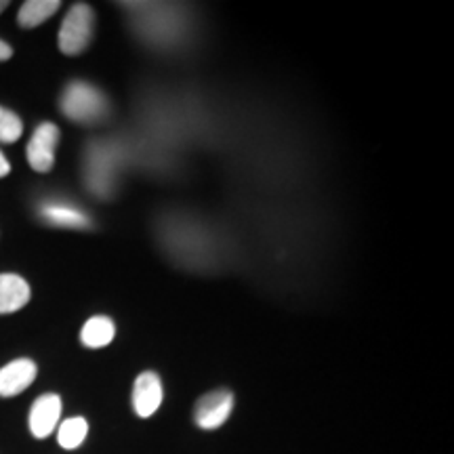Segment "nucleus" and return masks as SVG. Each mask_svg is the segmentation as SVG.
Returning a JSON list of instances; mask_svg holds the SVG:
<instances>
[{
	"instance_id": "nucleus-2",
	"label": "nucleus",
	"mask_w": 454,
	"mask_h": 454,
	"mask_svg": "<svg viewBox=\"0 0 454 454\" xmlns=\"http://www.w3.org/2000/svg\"><path fill=\"white\" fill-rule=\"evenodd\" d=\"M95 32V13L89 4L76 3L61 21L57 44L64 55H81L89 49Z\"/></svg>"
},
{
	"instance_id": "nucleus-4",
	"label": "nucleus",
	"mask_w": 454,
	"mask_h": 454,
	"mask_svg": "<svg viewBox=\"0 0 454 454\" xmlns=\"http://www.w3.org/2000/svg\"><path fill=\"white\" fill-rule=\"evenodd\" d=\"M231 411H234V395L230 391H211V394L200 397V402L196 404V425L200 429H217L230 419Z\"/></svg>"
},
{
	"instance_id": "nucleus-5",
	"label": "nucleus",
	"mask_w": 454,
	"mask_h": 454,
	"mask_svg": "<svg viewBox=\"0 0 454 454\" xmlns=\"http://www.w3.org/2000/svg\"><path fill=\"white\" fill-rule=\"evenodd\" d=\"M164 389L162 381L156 372H141L133 387V408L137 417L147 419L152 417L162 404Z\"/></svg>"
},
{
	"instance_id": "nucleus-15",
	"label": "nucleus",
	"mask_w": 454,
	"mask_h": 454,
	"mask_svg": "<svg viewBox=\"0 0 454 454\" xmlns=\"http://www.w3.org/2000/svg\"><path fill=\"white\" fill-rule=\"evenodd\" d=\"M9 173H11V164H9L7 158H4L3 152H0V179L7 177Z\"/></svg>"
},
{
	"instance_id": "nucleus-11",
	"label": "nucleus",
	"mask_w": 454,
	"mask_h": 454,
	"mask_svg": "<svg viewBox=\"0 0 454 454\" xmlns=\"http://www.w3.org/2000/svg\"><path fill=\"white\" fill-rule=\"evenodd\" d=\"M59 7V0H27L17 13V24L21 27H36L43 21H47L49 17H53Z\"/></svg>"
},
{
	"instance_id": "nucleus-16",
	"label": "nucleus",
	"mask_w": 454,
	"mask_h": 454,
	"mask_svg": "<svg viewBox=\"0 0 454 454\" xmlns=\"http://www.w3.org/2000/svg\"><path fill=\"white\" fill-rule=\"evenodd\" d=\"M7 7H9V3H4V0H0V13H3V11L7 9Z\"/></svg>"
},
{
	"instance_id": "nucleus-7",
	"label": "nucleus",
	"mask_w": 454,
	"mask_h": 454,
	"mask_svg": "<svg viewBox=\"0 0 454 454\" xmlns=\"http://www.w3.org/2000/svg\"><path fill=\"white\" fill-rule=\"evenodd\" d=\"M38 368L27 357L9 362L7 366L0 368V397H13L26 391L36 379Z\"/></svg>"
},
{
	"instance_id": "nucleus-10",
	"label": "nucleus",
	"mask_w": 454,
	"mask_h": 454,
	"mask_svg": "<svg viewBox=\"0 0 454 454\" xmlns=\"http://www.w3.org/2000/svg\"><path fill=\"white\" fill-rule=\"evenodd\" d=\"M114 337H116V325L107 316H93L90 320L84 322L81 331L82 345L89 349L106 348V345L112 343Z\"/></svg>"
},
{
	"instance_id": "nucleus-1",
	"label": "nucleus",
	"mask_w": 454,
	"mask_h": 454,
	"mask_svg": "<svg viewBox=\"0 0 454 454\" xmlns=\"http://www.w3.org/2000/svg\"><path fill=\"white\" fill-rule=\"evenodd\" d=\"M59 107L66 118L81 124L99 122L110 112L106 95L98 87L84 81H72L67 84L64 93H61Z\"/></svg>"
},
{
	"instance_id": "nucleus-9",
	"label": "nucleus",
	"mask_w": 454,
	"mask_h": 454,
	"mask_svg": "<svg viewBox=\"0 0 454 454\" xmlns=\"http://www.w3.org/2000/svg\"><path fill=\"white\" fill-rule=\"evenodd\" d=\"M41 215L51 225L57 227H67V230H87V227H90V219L81 208L64 202H44L41 207Z\"/></svg>"
},
{
	"instance_id": "nucleus-6",
	"label": "nucleus",
	"mask_w": 454,
	"mask_h": 454,
	"mask_svg": "<svg viewBox=\"0 0 454 454\" xmlns=\"http://www.w3.org/2000/svg\"><path fill=\"white\" fill-rule=\"evenodd\" d=\"M61 417V397L55 394H44L32 404L30 431L34 438H49L57 429Z\"/></svg>"
},
{
	"instance_id": "nucleus-8",
	"label": "nucleus",
	"mask_w": 454,
	"mask_h": 454,
	"mask_svg": "<svg viewBox=\"0 0 454 454\" xmlns=\"http://www.w3.org/2000/svg\"><path fill=\"white\" fill-rule=\"evenodd\" d=\"M30 301V284L17 274H0V314H13Z\"/></svg>"
},
{
	"instance_id": "nucleus-14",
	"label": "nucleus",
	"mask_w": 454,
	"mask_h": 454,
	"mask_svg": "<svg viewBox=\"0 0 454 454\" xmlns=\"http://www.w3.org/2000/svg\"><path fill=\"white\" fill-rule=\"evenodd\" d=\"M11 55H13V49L9 47V43L0 41V61H7V59H11Z\"/></svg>"
},
{
	"instance_id": "nucleus-13",
	"label": "nucleus",
	"mask_w": 454,
	"mask_h": 454,
	"mask_svg": "<svg viewBox=\"0 0 454 454\" xmlns=\"http://www.w3.org/2000/svg\"><path fill=\"white\" fill-rule=\"evenodd\" d=\"M24 133V122L15 112L0 107V144H15Z\"/></svg>"
},
{
	"instance_id": "nucleus-12",
	"label": "nucleus",
	"mask_w": 454,
	"mask_h": 454,
	"mask_svg": "<svg viewBox=\"0 0 454 454\" xmlns=\"http://www.w3.org/2000/svg\"><path fill=\"white\" fill-rule=\"evenodd\" d=\"M87 434L89 423L84 421L82 417H72L66 419V421L59 425V429H57V442H59V446H64L66 450H74V448H78L84 440H87Z\"/></svg>"
},
{
	"instance_id": "nucleus-3",
	"label": "nucleus",
	"mask_w": 454,
	"mask_h": 454,
	"mask_svg": "<svg viewBox=\"0 0 454 454\" xmlns=\"http://www.w3.org/2000/svg\"><path fill=\"white\" fill-rule=\"evenodd\" d=\"M57 144H59V129L53 122L38 124L26 150L30 167L38 173H49L55 164Z\"/></svg>"
}]
</instances>
